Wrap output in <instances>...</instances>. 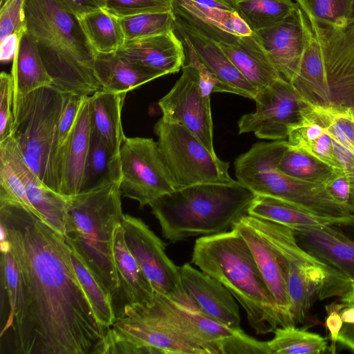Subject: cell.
Listing matches in <instances>:
<instances>
[{"label":"cell","mask_w":354,"mask_h":354,"mask_svg":"<svg viewBox=\"0 0 354 354\" xmlns=\"http://www.w3.org/2000/svg\"><path fill=\"white\" fill-rule=\"evenodd\" d=\"M6 239L19 272V291L0 353L88 354L107 330L77 278L63 234L23 207L0 203Z\"/></svg>","instance_id":"1"},{"label":"cell","mask_w":354,"mask_h":354,"mask_svg":"<svg viewBox=\"0 0 354 354\" xmlns=\"http://www.w3.org/2000/svg\"><path fill=\"white\" fill-rule=\"evenodd\" d=\"M24 15L53 86L80 96L102 88L94 68L96 51L77 16L59 0H25Z\"/></svg>","instance_id":"2"},{"label":"cell","mask_w":354,"mask_h":354,"mask_svg":"<svg viewBox=\"0 0 354 354\" xmlns=\"http://www.w3.org/2000/svg\"><path fill=\"white\" fill-rule=\"evenodd\" d=\"M192 262L229 290L257 334L266 335L288 326L248 244L236 230L196 239Z\"/></svg>","instance_id":"3"},{"label":"cell","mask_w":354,"mask_h":354,"mask_svg":"<svg viewBox=\"0 0 354 354\" xmlns=\"http://www.w3.org/2000/svg\"><path fill=\"white\" fill-rule=\"evenodd\" d=\"M256 194L236 180L194 185L166 194L149 206L162 236L176 243L195 236L220 234L248 214Z\"/></svg>","instance_id":"4"},{"label":"cell","mask_w":354,"mask_h":354,"mask_svg":"<svg viewBox=\"0 0 354 354\" xmlns=\"http://www.w3.org/2000/svg\"><path fill=\"white\" fill-rule=\"evenodd\" d=\"M119 185L111 183L67 196L64 234L71 250L111 296L118 287L113 233L124 215Z\"/></svg>","instance_id":"5"},{"label":"cell","mask_w":354,"mask_h":354,"mask_svg":"<svg viewBox=\"0 0 354 354\" xmlns=\"http://www.w3.org/2000/svg\"><path fill=\"white\" fill-rule=\"evenodd\" d=\"M68 93L50 85L14 98L8 137L25 164L44 184L58 193L57 133Z\"/></svg>","instance_id":"6"},{"label":"cell","mask_w":354,"mask_h":354,"mask_svg":"<svg viewBox=\"0 0 354 354\" xmlns=\"http://www.w3.org/2000/svg\"><path fill=\"white\" fill-rule=\"evenodd\" d=\"M288 147L286 140L252 145L234 161L237 180L256 195L286 201L321 216L350 214L330 196L323 184L301 180L277 169V163Z\"/></svg>","instance_id":"7"},{"label":"cell","mask_w":354,"mask_h":354,"mask_svg":"<svg viewBox=\"0 0 354 354\" xmlns=\"http://www.w3.org/2000/svg\"><path fill=\"white\" fill-rule=\"evenodd\" d=\"M92 353L207 354L153 315L144 304L125 306Z\"/></svg>","instance_id":"8"},{"label":"cell","mask_w":354,"mask_h":354,"mask_svg":"<svg viewBox=\"0 0 354 354\" xmlns=\"http://www.w3.org/2000/svg\"><path fill=\"white\" fill-rule=\"evenodd\" d=\"M158 149L175 189L203 183H232L229 162L221 160L186 128L160 118L154 126Z\"/></svg>","instance_id":"9"},{"label":"cell","mask_w":354,"mask_h":354,"mask_svg":"<svg viewBox=\"0 0 354 354\" xmlns=\"http://www.w3.org/2000/svg\"><path fill=\"white\" fill-rule=\"evenodd\" d=\"M310 22L319 45L323 73L306 102L354 108V16L342 26Z\"/></svg>","instance_id":"10"},{"label":"cell","mask_w":354,"mask_h":354,"mask_svg":"<svg viewBox=\"0 0 354 354\" xmlns=\"http://www.w3.org/2000/svg\"><path fill=\"white\" fill-rule=\"evenodd\" d=\"M120 157L121 195L136 201L140 209L176 190L158 142L152 138L125 137Z\"/></svg>","instance_id":"11"},{"label":"cell","mask_w":354,"mask_h":354,"mask_svg":"<svg viewBox=\"0 0 354 354\" xmlns=\"http://www.w3.org/2000/svg\"><path fill=\"white\" fill-rule=\"evenodd\" d=\"M255 111L238 121L239 133L253 132L260 139L287 140L290 127L302 117L304 105L292 84L281 77L257 92Z\"/></svg>","instance_id":"12"},{"label":"cell","mask_w":354,"mask_h":354,"mask_svg":"<svg viewBox=\"0 0 354 354\" xmlns=\"http://www.w3.org/2000/svg\"><path fill=\"white\" fill-rule=\"evenodd\" d=\"M122 225L127 245L155 292L175 301L187 299L179 267L167 257L165 243L139 218L124 214Z\"/></svg>","instance_id":"13"},{"label":"cell","mask_w":354,"mask_h":354,"mask_svg":"<svg viewBox=\"0 0 354 354\" xmlns=\"http://www.w3.org/2000/svg\"><path fill=\"white\" fill-rule=\"evenodd\" d=\"M182 69L180 78L158 101L161 118L186 128L212 154L216 156L213 143L210 95L203 91L195 66L188 63Z\"/></svg>","instance_id":"14"},{"label":"cell","mask_w":354,"mask_h":354,"mask_svg":"<svg viewBox=\"0 0 354 354\" xmlns=\"http://www.w3.org/2000/svg\"><path fill=\"white\" fill-rule=\"evenodd\" d=\"M145 304L153 315L207 354H222L223 342L241 330L232 329L208 317L189 298L175 301L155 292L153 301Z\"/></svg>","instance_id":"15"},{"label":"cell","mask_w":354,"mask_h":354,"mask_svg":"<svg viewBox=\"0 0 354 354\" xmlns=\"http://www.w3.org/2000/svg\"><path fill=\"white\" fill-rule=\"evenodd\" d=\"M282 78L295 77L312 35L310 20L297 5L281 22L252 32Z\"/></svg>","instance_id":"16"},{"label":"cell","mask_w":354,"mask_h":354,"mask_svg":"<svg viewBox=\"0 0 354 354\" xmlns=\"http://www.w3.org/2000/svg\"><path fill=\"white\" fill-rule=\"evenodd\" d=\"M299 245L354 283V214L319 227L294 232Z\"/></svg>","instance_id":"17"},{"label":"cell","mask_w":354,"mask_h":354,"mask_svg":"<svg viewBox=\"0 0 354 354\" xmlns=\"http://www.w3.org/2000/svg\"><path fill=\"white\" fill-rule=\"evenodd\" d=\"M176 19L218 44H231L252 30L228 3L216 0H172Z\"/></svg>","instance_id":"18"},{"label":"cell","mask_w":354,"mask_h":354,"mask_svg":"<svg viewBox=\"0 0 354 354\" xmlns=\"http://www.w3.org/2000/svg\"><path fill=\"white\" fill-rule=\"evenodd\" d=\"M88 96H83L75 120L55 156L58 192L73 196L81 192L91 133Z\"/></svg>","instance_id":"19"},{"label":"cell","mask_w":354,"mask_h":354,"mask_svg":"<svg viewBox=\"0 0 354 354\" xmlns=\"http://www.w3.org/2000/svg\"><path fill=\"white\" fill-rule=\"evenodd\" d=\"M248 244L275 304L288 326L295 325L291 315L286 276L282 260L246 214L232 226Z\"/></svg>","instance_id":"20"},{"label":"cell","mask_w":354,"mask_h":354,"mask_svg":"<svg viewBox=\"0 0 354 354\" xmlns=\"http://www.w3.org/2000/svg\"><path fill=\"white\" fill-rule=\"evenodd\" d=\"M179 269L185 292L201 311L232 329H241L239 306L226 287L189 263Z\"/></svg>","instance_id":"21"},{"label":"cell","mask_w":354,"mask_h":354,"mask_svg":"<svg viewBox=\"0 0 354 354\" xmlns=\"http://www.w3.org/2000/svg\"><path fill=\"white\" fill-rule=\"evenodd\" d=\"M174 31L184 46L224 86L229 93L254 100L257 90L233 65L218 43L176 18Z\"/></svg>","instance_id":"22"},{"label":"cell","mask_w":354,"mask_h":354,"mask_svg":"<svg viewBox=\"0 0 354 354\" xmlns=\"http://www.w3.org/2000/svg\"><path fill=\"white\" fill-rule=\"evenodd\" d=\"M116 53L131 63L162 76L177 73L185 60V47L174 30L126 40Z\"/></svg>","instance_id":"23"},{"label":"cell","mask_w":354,"mask_h":354,"mask_svg":"<svg viewBox=\"0 0 354 354\" xmlns=\"http://www.w3.org/2000/svg\"><path fill=\"white\" fill-rule=\"evenodd\" d=\"M113 253L118 277V287L111 296L116 318L127 306L152 302L155 291L127 245L122 224L114 230Z\"/></svg>","instance_id":"24"},{"label":"cell","mask_w":354,"mask_h":354,"mask_svg":"<svg viewBox=\"0 0 354 354\" xmlns=\"http://www.w3.org/2000/svg\"><path fill=\"white\" fill-rule=\"evenodd\" d=\"M0 150L22 180L32 205L46 223L64 235L68 210L67 196L53 191L40 180L23 161L9 138L0 143Z\"/></svg>","instance_id":"25"},{"label":"cell","mask_w":354,"mask_h":354,"mask_svg":"<svg viewBox=\"0 0 354 354\" xmlns=\"http://www.w3.org/2000/svg\"><path fill=\"white\" fill-rule=\"evenodd\" d=\"M218 45L257 92L281 77L253 33Z\"/></svg>","instance_id":"26"},{"label":"cell","mask_w":354,"mask_h":354,"mask_svg":"<svg viewBox=\"0 0 354 354\" xmlns=\"http://www.w3.org/2000/svg\"><path fill=\"white\" fill-rule=\"evenodd\" d=\"M126 93L101 88L88 97L91 129L96 132L115 154L126 137L121 113Z\"/></svg>","instance_id":"27"},{"label":"cell","mask_w":354,"mask_h":354,"mask_svg":"<svg viewBox=\"0 0 354 354\" xmlns=\"http://www.w3.org/2000/svg\"><path fill=\"white\" fill-rule=\"evenodd\" d=\"M96 77L102 88L127 93L162 75L133 63L115 53H97L94 61Z\"/></svg>","instance_id":"28"},{"label":"cell","mask_w":354,"mask_h":354,"mask_svg":"<svg viewBox=\"0 0 354 354\" xmlns=\"http://www.w3.org/2000/svg\"><path fill=\"white\" fill-rule=\"evenodd\" d=\"M13 99L53 84L33 37L24 32L12 60Z\"/></svg>","instance_id":"29"},{"label":"cell","mask_w":354,"mask_h":354,"mask_svg":"<svg viewBox=\"0 0 354 354\" xmlns=\"http://www.w3.org/2000/svg\"><path fill=\"white\" fill-rule=\"evenodd\" d=\"M248 214L282 225L294 232L324 225L337 217H328L309 212L279 198L256 195Z\"/></svg>","instance_id":"30"},{"label":"cell","mask_w":354,"mask_h":354,"mask_svg":"<svg viewBox=\"0 0 354 354\" xmlns=\"http://www.w3.org/2000/svg\"><path fill=\"white\" fill-rule=\"evenodd\" d=\"M286 140L288 146L311 155L335 171H343L334 153L330 136L303 111L301 120L290 127Z\"/></svg>","instance_id":"31"},{"label":"cell","mask_w":354,"mask_h":354,"mask_svg":"<svg viewBox=\"0 0 354 354\" xmlns=\"http://www.w3.org/2000/svg\"><path fill=\"white\" fill-rule=\"evenodd\" d=\"M120 154L114 153L104 140L91 129L89 149L81 192L111 183H120Z\"/></svg>","instance_id":"32"},{"label":"cell","mask_w":354,"mask_h":354,"mask_svg":"<svg viewBox=\"0 0 354 354\" xmlns=\"http://www.w3.org/2000/svg\"><path fill=\"white\" fill-rule=\"evenodd\" d=\"M302 111L323 127L333 140L354 155V108L318 106L304 102Z\"/></svg>","instance_id":"33"},{"label":"cell","mask_w":354,"mask_h":354,"mask_svg":"<svg viewBox=\"0 0 354 354\" xmlns=\"http://www.w3.org/2000/svg\"><path fill=\"white\" fill-rule=\"evenodd\" d=\"M92 46L97 53H115L126 39L119 17L101 8L79 18Z\"/></svg>","instance_id":"34"},{"label":"cell","mask_w":354,"mask_h":354,"mask_svg":"<svg viewBox=\"0 0 354 354\" xmlns=\"http://www.w3.org/2000/svg\"><path fill=\"white\" fill-rule=\"evenodd\" d=\"M295 0H236L233 7L252 32L272 26L297 6Z\"/></svg>","instance_id":"35"},{"label":"cell","mask_w":354,"mask_h":354,"mask_svg":"<svg viewBox=\"0 0 354 354\" xmlns=\"http://www.w3.org/2000/svg\"><path fill=\"white\" fill-rule=\"evenodd\" d=\"M267 342L272 354H322L329 350L326 338L295 325L279 326Z\"/></svg>","instance_id":"36"},{"label":"cell","mask_w":354,"mask_h":354,"mask_svg":"<svg viewBox=\"0 0 354 354\" xmlns=\"http://www.w3.org/2000/svg\"><path fill=\"white\" fill-rule=\"evenodd\" d=\"M277 169L290 177L323 185L337 172L311 155L290 146L279 160Z\"/></svg>","instance_id":"37"},{"label":"cell","mask_w":354,"mask_h":354,"mask_svg":"<svg viewBox=\"0 0 354 354\" xmlns=\"http://www.w3.org/2000/svg\"><path fill=\"white\" fill-rule=\"evenodd\" d=\"M1 333L10 326L19 291V268L8 241L1 240Z\"/></svg>","instance_id":"38"},{"label":"cell","mask_w":354,"mask_h":354,"mask_svg":"<svg viewBox=\"0 0 354 354\" xmlns=\"http://www.w3.org/2000/svg\"><path fill=\"white\" fill-rule=\"evenodd\" d=\"M71 257L77 278L93 312L99 322L108 330L115 320L111 295L72 250Z\"/></svg>","instance_id":"39"},{"label":"cell","mask_w":354,"mask_h":354,"mask_svg":"<svg viewBox=\"0 0 354 354\" xmlns=\"http://www.w3.org/2000/svg\"><path fill=\"white\" fill-rule=\"evenodd\" d=\"M126 40L157 35L174 30L172 10L145 12L119 17Z\"/></svg>","instance_id":"40"},{"label":"cell","mask_w":354,"mask_h":354,"mask_svg":"<svg viewBox=\"0 0 354 354\" xmlns=\"http://www.w3.org/2000/svg\"><path fill=\"white\" fill-rule=\"evenodd\" d=\"M310 21L334 26L345 25L354 16V0H295Z\"/></svg>","instance_id":"41"},{"label":"cell","mask_w":354,"mask_h":354,"mask_svg":"<svg viewBox=\"0 0 354 354\" xmlns=\"http://www.w3.org/2000/svg\"><path fill=\"white\" fill-rule=\"evenodd\" d=\"M3 203L20 205L44 221L30 203L22 180L0 150V203Z\"/></svg>","instance_id":"42"},{"label":"cell","mask_w":354,"mask_h":354,"mask_svg":"<svg viewBox=\"0 0 354 354\" xmlns=\"http://www.w3.org/2000/svg\"><path fill=\"white\" fill-rule=\"evenodd\" d=\"M338 301L332 302L339 320L337 342L354 352V283Z\"/></svg>","instance_id":"43"},{"label":"cell","mask_w":354,"mask_h":354,"mask_svg":"<svg viewBox=\"0 0 354 354\" xmlns=\"http://www.w3.org/2000/svg\"><path fill=\"white\" fill-rule=\"evenodd\" d=\"M104 9L117 17L172 10V0H106Z\"/></svg>","instance_id":"44"},{"label":"cell","mask_w":354,"mask_h":354,"mask_svg":"<svg viewBox=\"0 0 354 354\" xmlns=\"http://www.w3.org/2000/svg\"><path fill=\"white\" fill-rule=\"evenodd\" d=\"M13 80L11 73L0 74V143L10 135L12 123Z\"/></svg>","instance_id":"45"},{"label":"cell","mask_w":354,"mask_h":354,"mask_svg":"<svg viewBox=\"0 0 354 354\" xmlns=\"http://www.w3.org/2000/svg\"><path fill=\"white\" fill-rule=\"evenodd\" d=\"M222 354H272L267 342L259 341L241 329L227 338L221 346Z\"/></svg>","instance_id":"46"},{"label":"cell","mask_w":354,"mask_h":354,"mask_svg":"<svg viewBox=\"0 0 354 354\" xmlns=\"http://www.w3.org/2000/svg\"><path fill=\"white\" fill-rule=\"evenodd\" d=\"M25 0H8L0 9V41L23 28Z\"/></svg>","instance_id":"47"},{"label":"cell","mask_w":354,"mask_h":354,"mask_svg":"<svg viewBox=\"0 0 354 354\" xmlns=\"http://www.w3.org/2000/svg\"><path fill=\"white\" fill-rule=\"evenodd\" d=\"M324 185L337 203L354 214V192L343 171L336 172Z\"/></svg>","instance_id":"48"},{"label":"cell","mask_w":354,"mask_h":354,"mask_svg":"<svg viewBox=\"0 0 354 354\" xmlns=\"http://www.w3.org/2000/svg\"><path fill=\"white\" fill-rule=\"evenodd\" d=\"M82 97L83 96L77 94L68 93L65 106L59 120L57 149L64 142L75 120Z\"/></svg>","instance_id":"49"},{"label":"cell","mask_w":354,"mask_h":354,"mask_svg":"<svg viewBox=\"0 0 354 354\" xmlns=\"http://www.w3.org/2000/svg\"><path fill=\"white\" fill-rule=\"evenodd\" d=\"M71 13L78 18L84 15L104 8L106 0H59Z\"/></svg>","instance_id":"50"},{"label":"cell","mask_w":354,"mask_h":354,"mask_svg":"<svg viewBox=\"0 0 354 354\" xmlns=\"http://www.w3.org/2000/svg\"><path fill=\"white\" fill-rule=\"evenodd\" d=\"M332 141L334 153L354 192V155L337 142Z\"/></svg>","instance_id":"51"},{"label":"cell","mask_w":354,"mask_h":354,"mask_svg":"<svg viewBox=\"0 0 354 354\" xmlns=\"http://www.w3.org/2000/svg\"><path fill=\"white\" fill-rule=\"evenodd\" d=\"M24 31L25 26L0 41L1 62L8 63L13 60L18 48L20 39Z\"/></svg>","instance_id":"52"},{"label":"cell","mask_w":354,"mask_h":354,"mask_svg":"<svg viewBox=\"0 0 354 354\" xmlns=\"http://www.w3.org/2000/svg\"><path fill=\"white\" fill-rule=\"evenodd\" d=\"M219 1H222L226 3H228L230 5H232L233 6L234 3L236 2V0H216Z\"/></svg>","instance_id":"53"},{"label":"cell","mask_w":354,"mask_h":354,"mask_svg":"<svg viewBox=\"0 0 354 354\" xmlns=\"http://www.w3.org/2000/svg\"><path fill=\"white\" fill-rule=\"evenodd\" d=\"M8 0H0V6H2Z\"/></svg>","instance_id":"54"}]
</instances>
